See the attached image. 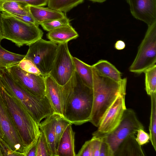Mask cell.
Returning <instances> with one entry per match:
<instances>
[{
  "label": "cell",
  "instance_id": "6da1fadb",
  "mask_svg": "<svg viewBox=\"0 0 156 156\" xmlns=\"http://www.w3.org/2000/svg\"><path fill=\"white\" fill-rule=\"evenodd\" d=\"M63 116L72 124L80 125L89 122L93 103L92 88L84 84L75 71L62 86Z\"/></svg>",
  "mask_w": 156,
  "mask_h": 156
},
{
  "label": "cell",
  "instance_id": "7a4b0ae2",
  "mask_svg": "<svg viewBox=\"0 0 156 156\" xmlns=\"http://www.w3.org/2000/svg\"><path fill=\"white\" fill-rule=\"evenodd\" d=\"M92 70L93 103L89 122L98 127L104 113L118 96L126 94L127 79L124 78L117 82L99 75L93 67Z\"/></svg>",
  "mask_w": 156,
  "mask_h": 156
},
{
  "label": "cell",
  "instance_id": "3957f363",
  "mask_svg": "<svg viewBox=\"0 0 156 156\" xmlns=\"http://www.w3.org/2000/svg\"><path fill=\"white\" fill-rule=\"evenodd\" d=\"M0 94L27 152L38 140L40 133L39 125L21 101L6 90L0 82Z\"/></svg>",
  "mask_w": 156,
  "mask_h": 156
},
{
  "label": "cell",
  "instance_id": "277c9868",
  "mask_svg": "<svg viewBox=\"0 0 156 156\" xmlns=\"http://www.w3.org/2000/svg\"><path fill=\"white\" fill-rule=\"evenodd\" d=\"M0 82L6 90L21 101L38 125L42 119L55 113L46 96L40 98L29 92L6 69L0 71Z\"/></svg>",
  "mask_w": 156,
  "mask_h": 156
},
{
  "label": "cell",
  "instance_id": "5b68a950",
  "mask_svg": "<svg viewBox=\"0 0 156 156\" xmlns=\"http://www.w3.org/2000/svg\"><path fill=\"white\" fill-rule=\"evenodd\" d=\"M1 19L3 39L19 47L29 45L43 37V32L38 26L22 21L6 12H2Z\"/></svg>",
  "mask_w": 156,
  "mask_h": 156
},
{
  "label": "cell",
  "instance_id": "8992f818",
  "mask_svg": "<svg viewBox=\"0 0 156 156\" xmlns=\"http://www.w3.org/2000/svg\"><path fill=\"white\" fill-rule=\"evenodd\" d=\"M144 37L129 70L140 74L156 63V20L148 26Z\"/></svg>",
  "mask_w": 156,
  "mask_h": 156
},
{
  "label": "cell",
  "instance_id": "52a82bcc",
  "mask_svg": "<svg viewBox=\"0 0 156 156\" xmlns=\"http://www.w3.org/2000/svg\"><path fill=\"white\" fill-rule=\"evenodd\" d=\"M25 58L31 60L45 76L50 75L58 44L41 38L29 45Z\"/></svg>",
  "mask_w": 156,
  "mask_h": 156
},
{
  "label": "cell",
  "instance_id": "ba28073f",
  "mask_svg": "<svg viewBox=\"0 0 156 156\" xmlns=\"http://www.w3.org/2000/svg\"><path fill=\"white\" fill-rule=\"evenodd\" d=\"M140 129H144V127L138 119L134 111L126 108L117 127L111 133L101 137L108 144L114 155L119 146L125 138L130 135L135 134Z\"/></svg>",
  "mask_w": 156,
  "mask_h": 156
},
{
  "label": "cell",
  "instance_id": "9c48e42d",
  "mask_svg": "<svg viewBox=\"0 0 156 156\" xmlns=\"http://www.w3.org/2000/svg\"><path fill=\"white\" fill-rule=\"evenodd\" d=\"M74 72L73 57L69 51L68 43L58 44L50 75L59 85L63 86Z\"/></svg>",
  "mask_w": 156,
  "mask_h": 156
},
{
  "label": "cell",
  "instance_id": "30bf717a",
  "mask_svg": "<svg viewBox=\"0 0 156 156\" xmlns=\"http://www.w3.org/2000/svg\"><path fill=\"white\" fill-rule=\"evenodd\" d=\"M0 125L3 134V140L12 150L22 156H25L27 150L0 94Z\"/></svg>",
  "mask_w": 156,
  "mask_h": 156
},
{
  "label": "cell",
  "instance_id": "8fae6325",
  "mask_svg": "<svg viewBox=\"0 0 156 156\" xmlns=\"http://www.w3.org/2000/svg\"><path fill=\"white\" fill-rule=\"evenodd\" d=\"M126 94L118 96L102 116L92 136L101 137L113 131L119 123L125 110Z\"/></svg>",
  "mask_w": 156,
  "mask_h": 156
},
{
  "label": "cell",
  "instance_id": "7c38bea8",
  "mask_svg": "<svg viewBox=\"0 0 156 156\" xmlns=\"http://www.w3.org/2000/svg\"><path fill=\"white\" fill-rule=\"evenodd\" d=\"M6 69L13 79L29 92L40 98L46 96L44 76L26 72L21 69L17 64Z\"/></svg>",
  "mask_w": 156,
  "mask_h": 156
},
{
  "label": "cell",
  "instance_id": "4fadbf2b",
  "mask_svg": "<svg viewBox=\"0 0 156 156\" xmlns=\"http://www.w3.org/2000/svg\"><path fill=\"white\" fill-rule=\"evenodd\" d=\"M130 12L137 20L148 26L156 20V0H126Z\"/></svg>",
  "mask_w": 156,
  "mask_h": 156
},
{
  "label": "cell",
  "instance_id": "5bb4252c",
  "mask_svg": "<svg viewBox=\"0 0 156 156\" xmlns=\"http://www.w3.org/2000/svg\"><path fill=\"white\" fill-rule=\"evenodd\" d=\"M45 95L55 113L63 116L62 101V86L50 75L45 77Z\"/></svg>",
  "mask_w": 156,
  "mask_h": 156
},
{
  "label": "cell",
  "instance_id": "9a60e30c",
  "mask_svg": "<svg viewBox=\"0 0 156 156\" xmlns=\"http://www.w3.org/2000/svg\"><path fill=\"white\" fill-rule=\"evenodd\" d=\"M58 114L55 113L48 116L39 125L44 134L53 156H57L55 145V126Z\"/></svg>",
  "mask_w": 156,
  "mask_h": 156
},
{
  "label": "cell",
  "instance_id": "2e32d148",
  "mask_svg": "<svg viewBox=\"0 0 156 156\" xmlns=\"http://www.w3.org/2000/svg\"><path fill=\"white\" fill-rule=\"evenodd\" d=\"M30 13L39 25L43 23L63 18L65 16L63 12L49 7L28 5Z\"/></svg>",
  "mask_w": 156,
  "mask_h": 156
},
{
  "label": "cell",
  "instance_id": "e0dca14e",
  "mask_svg": "<svg viewBox=\"0 0 156 156\" xmlns=\"http://www.w3.org/2000/svg\"><path fill=\"white\" fill-rule=\"evenodd\" d=\"M135 134L128 136L120 144L114 156H144L141 146L137 142Z\"/></svg>",
  "mask_w": 156,
  "mask_h": 156
},
{
  "label": "cell",
  "instance_id": "ac0fdd59",
  "mask_svg": "<svg viewBox=\"0 0 156 156\" xmlns=\"http://www.w3.org/2000/svg\"><path fill=\"white\" fill-rule=\"evenodd\" d=\"M72 124L66 129L59 141L57 150V156H75V132Z\"/></svg>",
  "mask_w": 156,
  "mask_h": 156
},
{
  "label": "cell",
  "instance_id": "d6986e66",
  "mask_svg": "<svg viewBox=\"0 0 156 156\" xmlns=\"http://www.w3.org/2000/svg\"><path fill=\"white\" fill-rule=\"evenodd\" d=\"M47 38L58 44L68 43L71 40L76 38L79 35L70 24L48 32Z\"/></svg>",
  "mask_w": 156,
  "mask_h": 156
},
{
  "label": "cell",
  "instance_id": "ffe728a7",
  "mask_svg": "<svg viewBox=\"0 0 156 156\" xmlns=\"http://www.w3.org/2000/svg\"><path fill=\"white\" fill-rule=\"evenodd\" d=\"M92 66L98 73L102 76L117 82H120L122 79V73L107 60H100Z\"/></svg>",
  "mask_w": 156,
  "mask_h": 156
},
{
  "label": "cell",
  "instance_id": "44dd1931",
  "mask_svg": "<svg viewBox=\"0 0 156 156\" xmlns=\"http://www.w3.org/2000/svg\"><path fill=\"white\" fill-rule=\"evenodd\" d=\"M75 71L83 83L92 88L93 73L92 66L88 65L78 58L73 57Z\"/></svg>",
  "mask_w": 156,
  "mask_h": 156
},
{
  "label": "cell",
  "instance_id": "7402d4cb",
  "mask_svg": "<svg viewBox=\"0 0 156 156\" xmlns=\"http://www.w3.org/2000/svg\"><path fill=\"white\" fill-rule=\"evenodd\" d=\"M25 56L7 51L2 47L0 43V71L18 64Z\"/></svg>",
  "mask_w": 156,
  "mask_h": 156
},
{
  "label": "cell",
  "instance_id": "603a6c76",
  "mask_svg": "<svg viewBox=\"0 0 156 156\" xmlns=\"http://www.w3.org/2000/svg\"><path fill=\"white\" fill-rule=\"evenodd\" d=\"M0 12L11 14L31 15L28 5L20 2L13 1H0Z\"/></svg>",
  "mask_w": 156,
  "mask_h": 156
},
{
  "label": "cell",
  "instance_id": "cb8c5ba5",
  "mask_svg": "<svg viewBox=\"0 0 156 156\" xmlns=\"http://www.w3.org/2000/svg\"><path fill=\"white\" fill-rule=\"evenodd\" d=\"M83 0H48V7L62 12H66L82 3Z\"/></svg>",
  "mask_w": 156,
  "mask_h": 156
},
{
  "label": "cell",
  "instance_id": "d4e9b609",
  "mask_svg": "<svg viewBox=\"0 0 156 156\" xmlns=\"http://www.w3.org/2000/svg\"><path fill=\"white\" fill-rule=\"evenodd\" d=\"M151 102V112L149 126V134L152 145L156 151V93L150 95Z\"/></svg>",
  "mask_w": 156,
  "mask_h": 156
},
{
  "label": "cell",
  "instance_id": "484cf974",
  "mask_svg": "<svg viewBox=\"0 0 156 156\" xmlns=\"http://www.w3.org/2000/svg\"><path fill=\"white\" fill-rule=\"evenodd\" d=\"M145 89L147 94L150 95L156 93V65L145 70Z\"/></svg>",
  "mask_w": 156,
  "mask_h": 156
},
{
  "label": "cell",
  "instance_id": "4316f807",
  "mask_svg": "<svg viewBox=\"0 0 156 156\" xmlns=\"http://www.w3.org/2000/svg\"><path fill=\"white\" fill-rule=\"evenodd\" d=\"M71 124L63 116L58 114L55 126V145L56 152L62 136L68 126Z\"/></svg>",
  "mask_w": 156,
  "mask_h": 156
},
{
  "label": "cell",
  "instance_id": "83f0119b",
  "mask_svg": "<svg viewBox=\"0 0 156 156\" xmlns=\"http://www.w3.org/2000/svg\"><path fill=\"white\" fill-rule=\"evenodd\" d=\"M69 19L66 16L63 18L48 21L41 25L45 30L49 32L70 24Z\"/></svg>",
  "mask_w": 156,
  "mask_h": 156
},
{
  "label": "cell",
  "instance_id": "f1b7e54d",
  "mask_svg": "<svg viewBox=\"0 0 156 156\" xmlns=\"http://www.w3.org/2000/svg\"><path fill=\"white\" fill-rule=\"evenodd\" d=\"M36 156H53L45 136L41 131L37 140Z\"/></svg>",
  "mask_w": 156,
  "mask_h": 156
},
{
  "label": "cell",
  "instance_id": "f546056e",
  "mask_svg": "<svg viewBox=\"0 0 156 156\" xmlns=\"http://www.w3.org/2000/svg\"><path fill=\"white\" fill-rule=\"evenodd\" d=\"M17 65L21 69L26 72L36 75L42 74L34 63L28 59L24 58Z\"/></svg>",
  "mask_w": 156,
  "mask_h": 156
},
{
  "label": "cell",
  "instance_id": "4dcf8cb0",
  "mask_svg": "<svg viewBox=\"0 0 156 156\" xmlns=\"http://www.w3.org/2000/svg\"><path fill=\"white\" fill-rule=\"evenodd\" d=\"M0 149L2 156H22L12 150L8 144L0 138Z\"/></svg>",
  "mask_w": 156,
  "mask_h": 156
},
{
  "label": "cell",
  "instance_id": "1f68e13d",
  "mask_svg": "<svg viewBox=\"0 0 156 156\" xmlns=\"http://www.w3.org/2000/svg\"><path fill=\"white\" fill-rule=\"evenodd\" d=\"M77 156H93L92 142L91 139L86 141L82 146Z\"/></svg>",
  "mask_w": 156,
  "mask_h": 156
},
{
  "label": "cell",
  "instance_id": "d6a6232c",
  "mask_svg": "<svg viewBox=\"0 0 156 156\" xmlns=\"http://www.w3.org/2000/svg\"><path fill=\"white\" fill-rule=\"evenodd\" d=\"M136 140L140 146L146 144L150 139V134L144 131V129H140L137 131Z\"/></svg>",
  "mask_w": 156,
  "mask_h": 156
},
{
  "label": "cell",
  "instance_id": "836d02e7",
  "mask_svg": "<svg viewBox=\"0 0 156 156\" xmlns=\"http://www.w3.org/2000/svg\"><path fill=\"white\" fill-rule=\"evenodd\" d=\"M1 1H13L20 2L27 5L44 6L47 4L48 0H0Z\"/></svg>",
  "mask_w": 156,
  "mask_h": 156
},
{
  "label": "cell",
  "instance_id": "e575fe53",
  "mask_svg": "<svg viewBox=\"0 0 156 156\" xmlns=\"http://www.w3.org/2000/svg\"><path fill=\"white\" fill-rule=\"evenodd\" d=\"M101 137L102 138V140L100 151L99 156H114L113 153L110 146L104 138L102 137Z\"/></svg>",
  "mask_w": 156,
  "mask_h": 156
},
{
  "label": "cell",
  "instance_id": "d590c367",
  "mask_svg": "<svg viewBox=\"0 0 156 156\" xmlns=\"http://www.w3.org/2000/svg\"><path fill=\"white\" fill-rule=\"evenodd\" d=\"M91 139L92 142L93 156H99L102 137L93 136Z\"/></svg>",
  "mask_w": 156,
  "mask_h": 156
},
{
  "label": "cell",
  "instance_id": "8d00e7d4",
  "mask_svg": "<svg viewBox=\"0 0 156 156\" xmlns=\"http://www.w3.org/2000/svg\"><path fill=\"white\" fill-rule=\"evenodd\" d=\"M7 13L24 22L39 26V25L37 24L31 15H22L15 14H11L8 13Z\"/></svg>",
  "mask_w": 156,
  "mask_h": 156
},
{
  "label": "cell",
  "instance_id": "74e56055",
  "mask_svg": "<svg viewBox=\"0 0 156 156\" xmlns=\"http://www.w3.org/2000/svg\"><path fill=\"white\" fill-rule=\"evenodd\" d=\"M37 145V140L29 148L25 156H36Z\"/></svg>",
  "mask_w": 156,
  "mask_h": 156
},
{
  "label": "cell",
  "instance_id": "f35d334b",
  "mask_svg": "<svg viewBox=\"0 0 156 156\" xmlns=\"http://www.w3.org/2000/svg\"><path fill=\"white\" fill-rule=\"evenodd\" d=\"M126 44L125 42L121 40H118L115 42L114 47L117 50H122L125 48Z\"/></svg>",
  "mask_w": 156,
  "mask_h": 156
},
{
  "label": "cell",
  "instance_id": "ab89813d",
  "mask_svg": "<svg viewBox=\"0 0 156 156\" xmlns=\"http://www.w3.org/2000/svg\"><path fill=\"white\" fill-rule=\"evenodd\" d=\"M3 39L2 31V23L1 19V15H0V43L2 39Z\"/></svg>",
  "mask_w": 156,
  "mask_h": 156
},
{
  "label": "cell",
  "instance_id": "60d3db41",
  "mask_svg": "<svg viewBox=\"0 0 156 156\" xmlns=\"http://www.w3.org/2000/svg\"><path fill=\"white\" fill-rule=\"evenodd\" d=\"M93 2L98 3H103L105 2L106 0H88Z\"/></svg>",
  "mask_w": 156,
  "mask_h": 156
},
{
  "label": "cell",
  "instance_id": "b9f144b4",
  "mask_svg": "<svg viewBox=\"0 0 156 156\" xmlns=\"http://www.w3.org/2000/svg\"><path fill=\"white\" fill-rule=\"evenodd\" d=\"M3 134L0 125V138L2 139L3 140Z\"/></svg>",
  "mask_w": 156,
  "mask_h": 156
},
{
  "label": "cell",
  "instance_id": "7bdbcfd3",
  "mask_svg": "<svg viewBox=\"0 0 156 156\" xmlns=\"http://www.w3.org/2000/svg\"><path fill=\"white\" fill-rule=\"evenodd\" d=\"M0 156H2V152H1L0 149Z\"/></svg>",
  "mask_w": 156,
  "mask_h": 156
},
{
  "label": "cell",
  "instance_id": "ee69618b",
  "mask_svg": "<svg viewBox=\"0 0 156 156\" xmlns=\"http://www.w3.org/2000/svg\"><path fill=\"white\" fill-rule=\"evenodd\" d=\"M1 12H0V15H1Z\"/></svg>",
  "mask_w": 156,
  "mask_h": 156
}]
</instances>
